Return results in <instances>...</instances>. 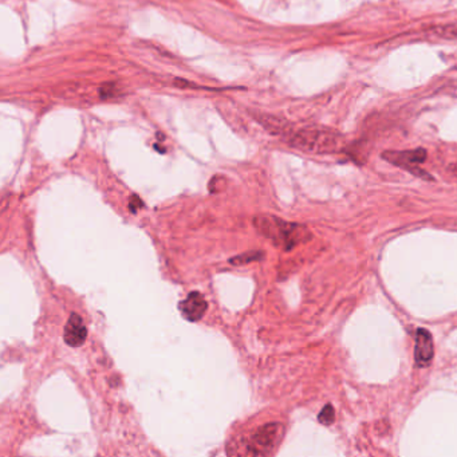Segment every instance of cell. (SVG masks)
<instances>
[{"label":"cell","instance_id":"6da1fadb","mask_svg":"<svg viewBox=\"0 0 457 457\" xmlns=\"http://www.w3.org/2000/svg\"><path fill=\"white\" fill-rule=\"evenodd\" d=\"M288 144L302 152L311 154H330L343 147V137L335 129L328 127H306L293 131Z\"/></svg>","mask_w":457,"mask_h":457},{"label":"cell","instance_id":"7a4b0ae2","mask_svg":"<svg viewBox=\"0 0 457 457\" xmlns=\"http://www.w3.org/2000/svg\"><path fill=\"white\" fill-rule=\"evenodd\" d=\"M255 227L267 239L283 250L290 251L311 239L310 231L305 226L288 223L274 216H259L255 219Z\"/></svg>","mask_w":457,"mask_h":457},{"label":"cell","instance_id":"3957f363","mask_svg":"<svg viewBox=\"0 0 457 457\" xmlns=\"http://www.w3.org/2000/svg\"><path fill=\"white\" fill-rule=\"evenodd\" d=\"M284 436V427L270 423L257 428L246 441L244 454L251 456H268L275 452Z\"/></svg>","mask_w":457,"mask_h":457},{"label":"cell","instance_id":"277c9868","mask_svg":"<svg viewBox=\"0 0 457 457\" xmlns=\"http://www.w3.org/2000/svg\"><path fill=\"white\" fill-rule=\"evenodd\" d=\"M383 158L398 165L404 169L413 173L414 176L432 180V176L428 175L425 171L418 168V164L427 160V151L425 149H416V151H407V152H386L383 153Z\"/></svg>","mask_w":457,"mask_h":457},{"label":"cell","instance_id":"5b68a950","mask_svg":"<svg viewBox=\"0 0 457 457\" xmlns=\"http://www.w3.org/2000/svg\"><path fill=\"white\" fill-rule=\"evenodd\" d=\"M434 357L432 334L427 329H417L414 345V362L417 368H427L431 365Z\"/></svg>","mask_w":457,"mask_h":457},{"label":"cell","instance_id":"8992f818","mask_svg":"<svg viewBox=\"0 0 457 457\" xmlns=\"http://www.w3.org/2000/svg\"><path fill=\"white\" fill-rule=\"evenodd\" d=\"M206 307H208V304H206L203 294H200L198 291H193V293L188 294V297L184 301L180 302L178 310L187 321L198 322L203 318L204 314L206 312Z\"/></svg>","mask_w":457,"mask_h":457},{"label":"cell","instance_id":"52a82bcc","mask_svg":"<svg viewBox=\"0 0 457 457\" xmlns=\"http://www.w3.org/2000/svg\"><path fill=\"white\" fill-rule=\"evenodd\" d=\"M87 338V329L78 314H72L65 330H63V339L70 348H79L86 342Z\"/></svg>","mask_w":457,"mask_h":457},{"label":"cell","instance_id":"ba28073f","mask_svg":"<svg viewBox=\"0 0 457 457\" xmlns=\"http://www.w3.org/2000/svg\"><path fill=\"white\" fill-rule=\"evenodd\" d=\"M256 118L262 124V127L274 136H283V137L286 136L288 138L290 134L293 133L291 127L287 124V121L279 117L271 114H256Z\"/></svg>","mask_w":457,"mask_h":457},{"label":"cell","instance_id":"9c48e42d","mask_svg":"<svg viewBox=\"0 0 457 457\" xmlns=\"http://www.w3.org/2000/svg\"><path fill=\"white\" fill-rule=\"evenodd\" d=\"M433 35L447 39V41H457V25H438L431 28Z\"/></svg>","mask_w":457,"mask_h":457},{"label":"cell","instance_id":"30bf717a","mask_svg":"<svg viewBox=\"0 0 457 457\" xmlns=\"http://www.w3.org/2000/svg\"><path fill=\"white\" fill-rule=\"evenodd\" d=\"M334 420H335V410H334L332 405L328 404L326 407L321 410V413H319V416H318V421H319L321 424L329 427V425H331V424L334 423Z\"/></svg>","mask_w":457,"mask_h":457},{"label":"cell","instance_id":"8fae6325","mask_svg":"<svg viewBox=\"0 0 457 457\" xmlns=\"http://www.w3.org/2000/svg\"><path fill=\"white\" fill-rule=\"evenodd\" d=\"M141 205H144L141 199H138L137 196H131V200L129 203V208L131 209V212H136L138 209V206H141Z\"/></svg>","mask_w":457,"mask_h":457},{"label":"cell","instance_id":"7c38bea8","mask_svg":"<svg viewBox=\"0 0 457 457\" xmlns=\"http://www.w3.org/2000/svg\"><path fill=\"white\" fill-rule=\"evenodd\" d=\"M455 175H456V176H457V167H456V168H455Z\"/></svg>","mask_w":457,"mask_h":457}]
</instances>
